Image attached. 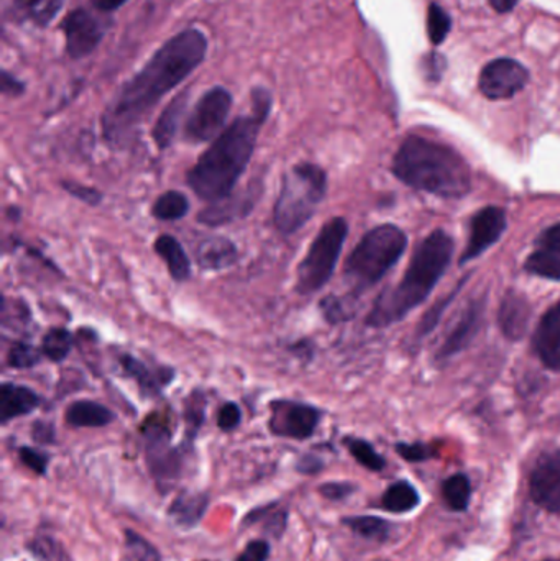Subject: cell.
<instances>
[{"label": "cell", "instance_id": "6da1fadb", "mask_svg": "<svg viewBox=\"0 0 560 561\" xmlns=\"http://www.w3.org/2000/svg\"><path fill=\"white\" fill-rule=\"evenodd\" d=\"M207 48V36L197 28L183 30L158 48L105 108L102 115L105 140L114 145L127 141L158 102L199 68Z\"/></svg>", "mask_w": 560, "mask_h": 561}, {"label": "cell", "instance_id": "7a4b0ae2", "mask_svg": "<svg viewBox=\"0 0 560 561\" xmlns=\"http://www.w3.org/2000/svg\"><path fill=\"white\" fill-rule=\"evenodd\" d=\"M252 104V114L236 118L187 171V186L206 203L230 196L252 160L260 130L272 111V94L255 89Z\"/></svg>", "mask_w": 560, "mask_h": 561}, {"label": "cell", "instance_id": "3957f363", "mask_svg": "<svg viewBox=\"0 0 560 561\" xmlns=\"http://www.w3.org/2000/svg\"><path fill=\"white\" fill-rule=\"evenodd\" d=\"M454 242L444 230H436L421 242L398 286L390 287L375 300L367 325L381 329L403 319L420 306L453 260Z\"/></svg>", "mask_w": 560, "mask_h": 561}, {"label": "cell", "instance_id": "277c9868", "mask_svg": "<svg viewBox=\"0 0 560 561\" xmlns=\"http://www.w3.org/2000/svg\"><path fill=\"white\" fill-rule=\"evenodd\" d=\"M393 173L407 186L446 199L466 196L472 186L466 160L453 148L427 138L404 140L395 157Z\"/></svg>", "mask_w": 560, "mask_h": 561}, {"label": "cell", "instance_id": "5b68a950", "mask_svg": "<svg viewBox=\"0 0 560 561\" xmlns=\"http://www.w3.org/2000/svg\"><path fill=\"white\" fill-rule=\"evenodd\" d=\"M328 194V174L315 163H298L283 176L273 207V222L282 236H295L315 216Z\"/></svg>", "mask_w": 560, "mask_h": 561}, {"label": "cell", "instance_id": "8992f818", "mask_svg": "<svg viewBox=\"0 0 560 561\" xmlns=\"http://www.w3.org/2000/svg\"><path fill=\"white\" fill-rule=\"evenodd\" d=\"M407 245V236L398 227L380 226L370 230L345 262V279L355 293L368 289L397 265Z\"/></svg>", "mask_w": 560, "mask_h": 561}, {"label": "cell", "instance_id": "52a82bcc", "mask_svg": "<svg viewBox=\"0 0 560 561\" xmlns=\"http://www.w3.org/2000/svg\"><path fill=\"white\" fill-rule=\"evenodd\" d=\"M347 236L348 226L344 217H334L322 226L305 259L299 263L296 272V293L311 296L331 280Z\"/></svg>", "mask_w": 560, "mask_h": 561}, {"label": "cell", "instance_id": "ba28073f", "mask_svg": "<svg viewBox=\"0 0 560 561\" xmlns=\"http://www.w3.org/2000/svg\"><path fill=\"white\" fill-rule=\"evenodd\" d=\"M232 102V94L220 85L204 92L187 117L184 138L194 145L216 140L226 130Z\"/></svg>", "mask_w": 560, "mask_h": 561}, {"label": "cell", "instance_id": "9c48e42d", "mask_svg": "<svg viewBox=\"0 0 560 561\" xmlns=\"http://www.w3.org/2000/svg\"><path fill=\"white\" fill-rule=\"evenodd\" d=\"M145 448L148 467L160 486L173 483L183 471L184 455L181 448L171 447V435L167 425L160 421H147L144 424Z\"/></svg>", "mask_w": 560, "mask_h": 561}, {"label": "cell", "instance_id": "30bf717a", "mask_svg": "<svg viewBox=\"0 0 560 561\" xmlns=\"http://www.w3.org/2000/svg\"><path fill=\"white\" fill-rule=\"evenodd\" d=\"M108 23L88 9H75L61 23L66 38V53L71 59H82L101 45L107 33Z\"/></svg>", "mask_w": 560, "mask_h": 561}, {"label": "cell", "instance_id": "8fae6325", "mask_svg": "<svg viewBox=\"0 0 560 561\" xmlns=\"http://www.w3.org/2000/svg\"><path fill=\"white\" fill-rule=\"evenodd\" d=\"M321 417V411L315 405L283 399L272 402L270 431L278 437L306 440L315 435Z\"/></svg>", "mask_w": 560, "mask_h": 561}, {"label": "cell", "instance_id": "7c38bea8", "mask_svg": "<svg viewBox=\"0 0 560 561\" xmlns=\"http://www.w3.org/2000/svg\"><path fill=\"white\" fill-rule=\"evenodd\" d=\"M529 81V72L515 59H495L483 68L479 88L485 98L500 101L518 94Z\"/></svg>", "mask_w": 560, "mask_h": 561}, {"label": "cell", "instance_id": "4fadbf2b", "mask_svg": "<svg viewBox=\"0 0 560 561\" xmlns=\"http://www.w3.org/2000/svg\"><path fill=\"white\" fill-rule=\"evenodd\" d=\"M262 183L259 180L253 181L240 193H232L224 199L210 203L206 209L201 210L197 222L207 227H220L243 219L256 206V201L262 196Z\"/></svg>", "mask_w": 560, "mask_h": 561}, {"label": "cell", "instance_id": "5bb4252c", "mask_svg": "<svg viewBox=\"0 0 560 561\" xmlns=\"http://www.w3.org/2000/svg\"><path fill=\"white\" fill-rule=\"evenodd\" d=\"M506 230V214L500 207H485L473 216L470 239L460 263L472 262L495 245Z\"/></svg>", "mask_w": 560, "mask_h": 561}, {"label": "cell", "instance_id": "9a60e30c", "mask_svg": "<svg viewBox=\"0 0 560 561\" xmlns=\"http://www.w3.org/2000/svg\"><path fill=\"white\" fill-rule=\"evenodd\" d=\"M529 491L539 507L560 514V451L538 461L532 474Z\"/></svg>", "mask_w": 560, "mask_h": 561}, {"label": "cell", "instance_id": "2e32d148", "mask_svg": "<svg viewBox=\"0 0 560 561\" xmlns=\"http://www.w3.org/2000/svg\"><path fill=\"white\" fill-rule=\"evenodd\" d=\"M526 270L539 278L560 279V224L541 233L526 262Z\"/></svg>", "mask_w": 560, "mask_h": 561}, {"label": "cell", "instance_id": "e0dca14e", "mask_svg": "<svg viewBox=\"0 0 560 561\" xmlns=\"http://www.w3.org/2000/svg\"><path fill=\"white\" fill-rule=\"evenodd\" d=\"M535 346L541 362L560 371V302L542 317L536 330Z\"/></svg>", "mask_w": 560, "mask_h": 561}, {"label": "cell", "instance_id": "ac0fdd59", "mask_svg": "<svg viewBox=\"0 0 560 561\" xmlns=\"http://www.w3.org/2000/svg\"><path fill=\"white\" fill-rule=\"evenodd\" d=\"M482 320L483 302L477 300V302L470 304V306L467 307L466 312L460 317L459 322H457L453 332L447 336L446 342L441 346V358H449V356L457 355V353L467 348L470 342L476 339L477 333H479Z\"/></svg>", "mask_w": 560, "mask_h": 561}, {"label": "cell", "instance_id": "d6986e66", "mask_svg": "<svg viewBox=\"0 0 560 561\" xmlns=\"http://www.w3.org/2000/svg\"><path fill=\"white\" fill-rule=\"evenodd\" d=\"M42 398L28 386L3 382L0 388V421L5 425L12 419L22 417L38 408Z\"/></svg>", "mask_w": 560, "mask_h": 561}, {"label": "cell", "instance_id": "ffe728a7", "mask_svg": "<svg viewBox=\"0 0 560 561\" xmlns=\"http://www.w3.org/2000/svg\"><path fill=\"white\" fill-rule=\"evenodd\" d=\"M239 259L236 243L226 237H209L196 247V262L206 272H220L229 268Z\"/></svg>", "mask_w": 560, "mask_h": 561}, {"label": "cell", "instance_id": "44dd1931", "mask_svg": "<svg viewBox=\"0 0 560 561\" xmlns=\"http://www.w3.org/2000/svg\"><path fill=\"white\" fill-rule=\"evenodd\" d=\"M187 107V92L186 94L176 95L170 104L167 105L157 124H155L151 137L160 150H167L173 144L178 130H180L181 122H183L184 112Z\"/></svg>", "mask_w": 560, "mask_h": 561}, {"label": "cell", "instance_id": "7402d4cb", "mask_svg": "<svg viewBox=\"0 0 560 561\" xmlns=\"http://www.w3.org/2000/svg\"><path fill=\"white\" fill-rule=\"evenodd\" d=\"M532 317V307L528 300L518 294H508L500 309V325L503 333L510 339L518 340L525 335Z\"/></svg>", "mask_w": 560, "mask_h": 561}, {"label": "cell", "instance_id": "603a6c76", "mask_svg": "<svg viewBox=\"0 0 560 561\" xmlns=\"http://www.w3.org/2000/svg\"><path fill=\"white\" fill-rule=\"evenodd\" d=\"M65 421L71 427H105L115 421V415L99 402L76 401L66 409Z\"/></svg>", "mask_w": 560, "mask_h": 561}, {"label": "cell", "instance_id": "cb8c5ba5", "mask_svg": "<svg viewBox=\"0 0 560 561\" xmlns=\"http://www.w3.org/2000/svg\"><path fill=\"white\" fill-rule=\"evenodd\" d=\"M155 252L167 263L171 278L183 283L191 278V260L183 245L171 236H160L155 240Z\"/></svg>", "mask_w": 560, "mask_h": 561}, {"label": "cell", "instance_id": "d4e9b609", "mask_svg": "<svg viewBox=\"0 0 560 561\" xmlns=\"http://www.w3.org/2000/svg\"><path fill=\"white\" fill-rule=\"evenodd\" d=\"M121 365L124 371L140 386L141 392L145 396L160 394L161 389L173 379V371L171 369H167V371L157 376L155 371H151L145 363H141L135 356L122 355Z\"/></svg>", "mask_w": 560, "mask_h": 561}, {"label": "cell", "instance_id": "484cf974", "mask_svg": "<svg viewBox=\"0 0 560 561\" xmlns=\"http://www.w3.org/2000/svg\"><path fill=\"white\" fill-rule=\"evenodd\" d=\"M66 0H13L15 12L39 28L48 26L65 7Z\"/></svg>", "mask_w": 560, "mask_h": 561}, {"label": "cell", "instance_id": "4316f807", "mask_svg": "<svg viewBox=\"0 0 560 561\" xmlns=\"http://www.w3.org/2000/svg\"><path fill=\"white\" fill-rule=\"evenodd\" d=\"M207 504H209V500L206 494L186 493L171 504L168 514L176 526L193 527L206 513Z\"/></svg>", "mask_w": 560, "mask_h": 561}, {"label": "cell", "instance_id": "83f0119b", "mask_svg": "<svg viewBox=\"0 0 560 561\" xmlns=\"http://www.w3.org/2000/svg\"><path fill=\"white\" fill-rule=\"evenodd\" d=\"M190 213V201L180 191H168L161 194L151 207V216L163 222L183 219Z\"/></svg>", "mask_w": 560, "mask_h": 561}, {"label": "cell", "instance_id": "f1b7e54d", "mask_svg": "<svg viewBox=\"0 0 560 561\" xmlns=\"http://www.w3.org/2000/svg\"><path fill=\"white\" fill-rule=\"evenodd\" d=\"M420 504V494L407 481L395 483L385 491L381 506L390 513H408Z\"/></svg>", "mask_w": 560, "mask_h": 561}, {"label": "cell", "instance_id": "f546056e", "mask_svg": "<svg viewBox=\"0 0 560 561\" xmlns=\"http://www.w3.org/2000/svg\"><path fill=\"white\" fill-rule=\"evenodd\" d=\"M72 345H75L72 333L61 327H56V329L48 330L43 336L42 353L49 362L61 363L62 359L68 358Z\"/></svg>", "mask_w": 560, "mask_h": 561}, {"label": "cell", "instance_id": "4dcf8cb0", "mask_svg": "<svg viewBox=\"0 0 560 561\" xmlns=\"http://www.w3.org/2000/svg\"><path fill=\"white\" fill-rule=\"evenodd\" d=\"M342 523L352 530V533L357 534V536L364 537V539L378 540H387L388 536H390V523H387L385 519H380V517L375 516H354V517H345Z\"/></svg>", "mask_w": 560, "mask_h": 561}, {"label": "cell", "instance_id": "1f68e13d", "mask_svg": "<svg viewBox=\"0 0 560 561\" xmlns=\"http://www.w3.org/2000/svg\"><path fill=\"white\" fill-rule=\"evenodd\" d=\"M470 494H472V488L466 474H454L444 481L443 496L450 510L466 511L469 507Z\"/></svg>", "mask_w": 560, "mask_h": 561}, {"label": "cell", "instance_id": "d6a6232c", "mask_svg": "<svg viewBox=\"0 0 560 561\" xmlns=\"http://www.w3.org/2000/svg\"><path fill=\"white\" fill-rule=\"evenodd\" d=\"M204 411H206V398L203 392L194 391L186 399V405H184V421H186V434L190 442L194 440L203 425Z\"/></svg>", "mask_w": 560, "mask_h": 561}, {"label": "cell", "instance_id": "836d02e7", "mask_svg": "<svg viewBox=\"0 0 560 561\" xmlns=\"http://www.w3.org/2000/svg\"><path fill=\"white\" fill-rule=\"evenodd\" d=\"M42 350L35 348L26 342H16L10 346L7 365L15 369H30L42 362Z\"/></svg>", "mask_w": 560, "mask_h": 561}, {"label": "cell", "instance_id": "e575fe53", "mask_svg": "<svg viewBox=\"0 0 560 561\" xmlns=\"http://www.w3.org/2000/svg\"><path fill=\"white\" fill-rule=\"evenodd\" d=\"M345 444H347L352 457H354L362 467L368 468V470L372 471L384 470V457L378 455L368 442L361 440V438H348V440H345Z\"/></svg>", "mask_w": 560, "mask_h": 561}, {"label": "cell", "instance_id": "d590c367", "mask_svg": "<svg viewBox=\"0 0 560 561\" xmlns=\"http://www.w3.org/2000/svg\"><path fill=\"white\" fill-rule=\"evenodd\" d=\"M450 32V16L446 10L437 3H431L427 12V33L434 45H441Z\"/></svg>", "mask_w": 560, "mask_h": 561}, {"label": "cell", "instance_id": "8d00e7d4", "mask_svg": "<svg viewBox=\"0 0 560 561\" xmlns=\"http://www.w3.org/2000/svg\"><path fill=\"white\" fill-rule=\"evenodd\" d=\"M30 552L42 561H71L66 556L65 549L53 537H36L28 543Z\"/></svg>", "mask_w": 560, "mask_h": 561}, {"label": "cell", "instance_id": "74e56055", "mask_svg": "<svg viewBox=\"0 0 560 561\" xmlns=\"http://www.w3.org/2000/svg\"><path fill=\"white\" fill-rule=\"evenodd\" d=\"M61 186L69 196L82 201V203L89 204V206H99L102 197H104L101 191L95 190V187L82 186V184L72 183V181H62Z\"/></svg>", "mask_w": 560, "mask_h": 561}, {"label": "cell", "instance_id": "f35d334b", "mask_svg": "<svg viewBox=\"0 0 560 561\" xmlns=\"http://www.w3.org/2000/svg\"><path fill=\"white\" fill-rule=\"evenodd\" d=\"M242 422V411L236 402H226L217 414V427L224 432H232Z\"/></svg>", "mask_w": 560, "mask_h": 561}, {"label": "cell", "instance_id": "ab89813d", "mask_svg": "<svg viewBox=\"0 0 560 561\" xmlns=\"http://www.w3.org/2000/svg\"><path fill=\"white\" fill-rule=\"evenodd\" d=\"M20 460L36 474H45L48 470L49 457L36 448L22 447L19 450Z\"/></svg>", "mask_w": 560, "mask_h": 561}, {"label": "cell", "instance_id": "60d3db41", "mask_svg": "<svg viewBox=\"0 0 560 561\" xmlns=\"http://www.w3.org/2000/svg\"><path fill=\"white\" fill-rule=\"evenodd\" d=\"M321 312L325 317L328 322H342L347 319V307H345L344 300L339 299L335 296L325 297L321 302Z\"/></svg>", "mask_w": 560, "mask_h": 561}, {"label": "cell", "instance_id": "b9f144b4", "mask_svg": "<svg viewBox=\"0 0 560 561\" xmlns=\"http://www.w3.org/2000/svg\"><path fill=\"white\" fill-rule=\"evenodd\" d=\"M270 557V546L266 540H253L245 547L236 561H266Z\"/></svg>", "mask_w": 560, "mask_h": 561}, {"label": "cell", "instance_id": "7bdbcfd3", "mask_svg": "<svg viewBox=\"0 0 560 561\" xmlns=\"http://www.w3.org/2000/svg\"><path fill=\"white\" fill-rule=\"evenodd\" d=\"M352 491H354V486L348 483H325L319 488V493H321L325 500L331 501L345 500Z\"/></svg>", "mask_w": 560, "mask_h": 561}, {"label": "cell", "instance_id": "ee69618b", "mask_svg": "<svg viewBox=\"0 0 560 561\" xmlns=\"http://www.w3.org/2000/svg\"><path fill=\"white\" fill-rule=\"evenodd\" d=\"M398 454L408 461H424L431 457L430 448L421 444L408 445L400 444L397 447Z\"/></svg>", "mask_w": 560, "mask_h": 561}, {"label": "cell", "instance_id": "f6af8a7d", "mask_svg": "<svg viewBox=\"0 0 560 561\" xmlns=\"http://www.w3.org/2000/svg\"><path fill=\"white\" fill-rule=\"evenodd\" d=\"M33 440L38 444H52L55 442V425L49 422H35L32 427Z\"/></svg>", "mask_w": 560, "mask_h": 561}, {"label": "cell", "instance_id": "bcb514c9", "mask_svg": "<svg viewBox=\"0 0 560 561\" xmlns=\"http://www.w3.org/2000/svg\"><path fill=\"white\" fill-rule=\"evenodd\" d=\"M23 92H25V84L10 72L2 71V94L16 98V95H22Z\"/></svg>", "mask_w": 560, "mask_h": 561}, {"label": "cell", "instance_id": "7dc6e473", "mask_svg": "<svg viewBox=\"0 0 560 561\" xmlns=\"http://www.w3.org/2000/svg\"><path fill=\"white\" fill-rule=\"evenodd\" d=\"M128 0H91L92 9L101 13H112L121 9Z\"/></svg>", "mask_w": 560, "mask_h": 561}, {"label": "cell", "instance_id": "c3c4849f", "mask_svg": "<svg viewBox=\"0 0 560 561\" xmlns=\"http://www.w3.org/2000/svg\"><path fill=\"white\" fill-rule=\"evenodd\" d=\"M322 468V461L315 457H302L298 463V470L301 473H318Z\"/></svg>", "mask_w": 560, "mask_h": 561}, {"label": "cell", "instance_id": "681fc988", "mask_svg": "<svg viewBox=\"0 0 560 561\" xmlns=\"http://www.w3.org/2000/svg\"><path fill=\"white\" fill-rule=\"evenodd\" d=\"M490 3H492V7L496 12L506 13L512 12V10L515 9L518 0H490Z\"/></svg>", "mask_w": 560, "mask_h": 561}, {"label": "cell", "instance_id": "f907efd6", "mask_svg": "<svg viewBox=\"0 0 560 561\" xmlns=\"http://www.w3.org/2000/svg\"><path fill=\"white\" fill-rule=\"evenodd\" d=\"M548 561H560V559H558V560H548Z\"/></svg>", "mask_w": 560, "mask_h": 561}]
</instances>
